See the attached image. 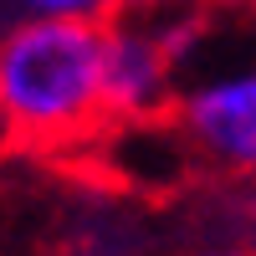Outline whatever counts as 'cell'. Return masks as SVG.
<instances>
[{
  "label": "cell",
  "mask_w": 256,
  "mask_h": 256,
  "mask_svg": "<svg viewBox=\"0 0 256 256\" xmlns=\"http://www.w3.org/2000/svg\"><path fill=\"white\" fill-rule=\"evenodd\" d=\"M108 36V123L134 128L174 113L180 67L190 56L195 26L184 16H128L118 10Z\"/></svg>",
  "instance_id": "obj_2"
},
{
  "label": "cell",
  "mask_w": 256,
  "mask_h": 256,
  "mask_svg": "<svg viewBox=\"0 0 256 256\" xmlns=\"http://www.w3.org/2000/svg\"><path fill=\"white\" fill-rule=\"evenodd\" d=\"M20 148V134H16V118L6 113V102H0V164H6L10 154Z\"/></svg>",
  "instance_id": "obj_6"
},
{
  "label": "cell",
  "mask_w": 256,
  "mask_h": 256,
  "mask_svg": "<svg viewBox=\"0 0 256 256\" xmlns=\"http://www.w3.org/2000/svg\"><path fill=\"white\" fill-rule=\"evenodd\" d=\"M67 256H108V251H92V246H77V251H67Z\"/></svg>",
  "instance_id": "obj_7"
},
{
  "label": "cell",
  "mask_w": 256,
  "mask_h": 256,
  "mask_svg": "<svg viewBox=\"0 0 256 256\" xmlns=\"http://www.w3.org/2000/svg\"><path fill=\"white\" fill-rule=\"evenodd\" d=\"M251 246H256V230H251Z\"/></svg>",
  "instance_id": "obj_8"
},
{
  "label": "cell",
  "mask_w": 256,
  "mask_h": 256,
  "mask_svg": "<svg viewBox=\"0 0 256 256\" xmlns=\"http://www.w3.org/2000/svg\"><path fill=\"white\" fill-rule=\"evenodd\" d=\"M20 16H72V20H113L123 0H10Z\"/></svg>",
  "instance_id": "obj_4"
},
{
  "label": "cell",
  "mask_w": 256,
  "mask_h": 256,
  "mask_svg": "<svg viewBox=\"0 0 256 256\" xmlns=\"http://www.w3.org/2000/svg\"><path fill=\"white\" fill-rule=\"evenodd\" d=\"M108 20L16 16L0 31V102L20 148H72L108 123Z\"/></svg>",
  "instance_id": "obj_1"
},
{
  "label": "cell",
  "mask_w": 256,
  "mask_h": 256,
  "mask_svg": "<svg viewBox=\"0 0 256 256\" xmlns=\"http://www.w3.org/2000/svg\"><path fill=\"white\" fill-rule=\"evenodd\" d=\"M180 256H256L251 241H205V246H190Z\"/></svg>",
  "instance_id": "obj_5"
},
{
  "label": "cell",
  "mask_w": 256,
  "mask_h": 256,
  "mask_svg": "<svg viewBox=\"0 0 256 256\" xmlns=\"http://www.w3.org/2000/svg\"><path fill=\"white\" fill-rule=\"evenodd\" d=\"M174 134L205 169L256 184V56L180 82Z\"/></svg>",
  "instance_id": "obj_3"
}]
</instances>
